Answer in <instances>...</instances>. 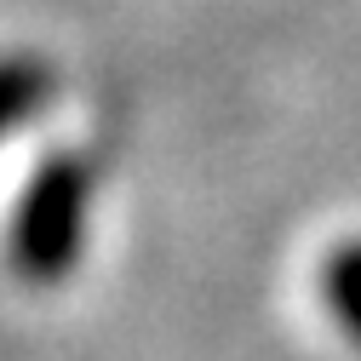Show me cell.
Masks as SVG:
<instances>
[{
  "label": "cell",
  "instance_id": "6da1fadb",
  "mask_svg": "<svg viewBox=\"0 0 361 361\" xmlns=\"http://www.w3.org/2000/svg\"><path fill=\"white\" fill-rule=\"evenodd\" d=\"M86 201H92V172L80 155H52L23 184L12 230H6V258L29 287L63 281L80 247H86Z\"/></svg>",
  "mask_w": 361,
  "mask_h": 361
},
{
  "label": "cell",
  "instance_id": "7a4b0ae2",
  "mask_svg": "<svg viewBox=\"0 0 361 361\" xmlns=\"http://www.w3.org/2000/svg\"><path fill=\"white\" fill-rule=\"evenodd\" d=\"M52 69L29 58V52H12V58H0V138H12V132L23 121L40 115V104L52 98Z\"/></svg>",
  "mask_w": 361,
  "mask_h": 361
},
{
  "label": "cell",
  "instance_id": "3957f363",
  "mask_svg": "<svg viewBox=\"0 0 361 361\" xmlns=\"http://www.w3.org/2000/svg\"><path fill=\"white\" fill-rule=\"evenodd\" d=\"M322 293H327L333 315L361 338V241H350V247H338V252L327 258V269H322Z\"/></svg>",
  "mask_w": 361,
  "mask_h": 361
}]
</instances>
